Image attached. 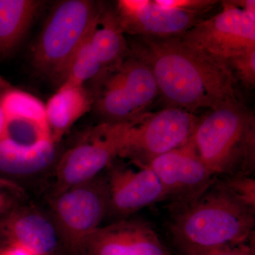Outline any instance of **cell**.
<instances>
[{"mask_svg":"<svg viewBox=\"0 0 255 255\" xmlns=\"http://www.w3.org/2000/svg\"><path fill=\"white\" fill-rule=\"evenodd\" d=\"M128 54L148 66L159 94L169 107L194 113L241 102L226 64L183 41L179 36H139Z\"/></svg>","mask_w":255,"mask_h":255,"instance_id":"6da1fadb","label":"cell"},{"mask_svg":"<svg viewBox=\"0 0 255 255\" xmlns=\"http://www.w3.org/2000/svg\"><path fill=\"white\" fill-rule=\"evenodd\" d=\"M173 208L169 225L173 241L211 247L255 238V210L238 201L219 179L197 199Z\"/></svg>","mask_w":255,"mask_h":255,"instance_id":"7a4b0ae2","label":"cell"},{"mask_svg":"<svg viewBox=\"0 0 255 255\" xmlns=\"http://www.w3.org/2000/svg\"><path fill=\"white\" fill-rule=\"evenodd\" d=\"M215 175L252 176L255 169V117L241 102L200 118L187 144Z\"/></svg>","mask_w":255,"mask_h":255,"instance_id":"3957f363","label":"cell"},{"mask_svg":"<svg viewBox=\"0 0 255 255\" xmlns=\"http://www.w3.org/2000/svg\"><path fill=\"white\" fill-rule=\"evenodd\" d=\"M103 5L90 0H63L50 9L32 50L40 73L58 83L75 50L87 38Z\"/></svg>","mask_w":255,"mask_h":255,"instance_id":"277c9868","label":"cell"},{"mask_svg":"<svg viewBox=\"0 0 255 255\" xmlns=\"http://www.w3.org/2000/svg\"><path fill=\"white\" fill-rule=\"evenodd\" d=\"M96 110L107 123H133L142 119L159 92L145 63L131 55L97 82Z\"/></svg>","mask_w":255,"mask_h":255,"instance_id":"5b68a950","label":"cell"},{"mask_svg":"<svg viewBox=\"0 0 255 255\" xmlns=\"http://www.w3.org/2000/svg\"><path fill=\"white\" fill-rule=\"evenodd\" d=\"M51 210L60 243L72 255H85L90 238L108 214L105 176L54 193Z\"/></svg>","mask_w":255,"mask_h":255,"instance_id":"8992f818","label":"cell"},{"mask_svg":"<svg viewBox=\"0 0 255 255\" xmlns=\"http://www.w3.org/2000/svg\"><path fill=\"white\" fill-rule=\"evenodd\" d=\"M187 44L226 64L255 48V1H224L221 9L178 36Z\"/></svg>","mask_w":255,"mask_h":255,"instance_id":"52a82bcc","label":"cell"},{"mask_svg":"<svg viewBox=\"0 0 255 255\" xmlns=\"http://www.w3.org/2000/svg\"><path fill=\"white\" fill-rule=\"evenodd\" d=\"M133 123L104 122L64 152L55 166L54 193L98 177L119 157Z\"/></svg>","mask_w":255,"mask_h":255,"instance_id":"ba28073f","label":"cell"},{"mask_svg":"<svg viewBox=\"0 0 255 255\" xmlns=\"http://www.w3.org/2000/svg\"><path fill=\"white\" fill-rule=\"evenodd\" d=\"M199 119L194 113L172 107L147 113L130 127L119 157L148 165L155 157L187 145Z\"/></svg>","mask_w":255,"mask_h":255,"instance_id":"9c48e42d","label":"cell"},{"mask_svg":"<svg viewBox=\"0 0 255 255\" xmlns=\"http://www.w3.org/2000/svg\"><path fill=\"white\" fill-rule=\"evenodd\" d=\"M105 170L108 214L126 218L167 199L158 177L148 165L118 157Z\"/></svg>","mask_w":255,"mask_h":255,"instance_id":"30bf717a","label":"cell"},{"mask_svg":"<svg viewBox=\"0 0 255 255\" xmlns=\"http://www.w3.org/2000/svg\"><path fill=\"white\" fill-rule=\"evenodd\" d=\"M173 206L197 199L217 179V176L187 145L152 159L148 164Z\"/></svg>","mask_w":255,"mask_h":255,"instance_id":"8fae6325","label":"cell"},{"mask_svg":"<svg viewBox=\"0 0 255 255\" xmlns=\"http://www.w3.org/2000/svg\"><path fill=\"white\" fill-rule=\"evenodd\" d=\"M116 14L125 34L132 36H177L205 19L206 13L167 9L149 0H120Z\"/></svg>","mask_w":255,"mask_h":255,"instance_id":"7c38bea8","label":"cell"},{"mask_svg":"<svg viewBox=\"0 0 255 255\" xmlns=\"http://www.w3.org/2000/svg\"><path fill=\"white\" fill-rule=\"evenodd\" d=\"M165 251L148 223L123 219L96 230L85 255H164Z\"/></svg>","mask_w":255,"mask_h":255,"instance_id":"4fadbf2b","label":"cell"},{"mask_svg":"<svg viewBox=\"0 0 255 255\" xmlns=\"http://www.w3.org/2000/svg\"><path fill=\"white\" fill-rule=\"evenodd\" d=\"M4 219L1 231L8 244L22 247L38 255H53L61 244L53 221L39 211L18 206Z\"/></svg>","mask_w":255,"mask_h":255,"instance_id":"5bb4252c","label":"cell"},{"mask_svg":"<svg viewBox=\"0 0 255 255\" xmlns=\"http://www.w3.org/2000/svg\"><path fill=\"white\" fill-rule=\"evenodd\" d=\"M94 99L85 85L65 82L46 105L47 124L52 140L58 144L74 124L91 110Z\"/></svg>","mask_w":255,"mask_h":255,"instance_id":"9a60e30c","label":"cell"},{"mask_svg":"<svg viewBox=\"0 0 255 255\" xmlns=\"http://www.w3.org/2000/svg\"><path fill=\"white\" fill-rule=\"evenodd\" d=\"M56 145L52 139L23 143L1 137L0 173L23 177L41 172L56 159Z\"/></svg>","mask_w":255,"mask_h":255,"instance_id":"2e32d148","label":"cell"},{"mask_svg":"<svg viewBox=\"0 0 255 255\" xmlns=\"http://www.w3.org/2000/svg\"><path fill=\"white\" fill-rule=\"evenodd\" d=\"M90 43L105 73L118 68L128 55V41L115 9L102 7L90 33Z\"/></svg>","mask_w":255,"mask_h":255,"instance_id":"e0dca14e","label":"cell"},{"mask_svg":"<svg viewBox=\"0 0 255 255\" xmlns=\"http://www.w3.org/2000/svg\"><path fill=\"white\" fill-rule=\"evenodd\" d=\"M43 4L38 0H0V57L19 45Z\"/></svg>","mask_w":255,"mask_h":255,"instance_id":"ac0fdd59","label":"cell"},{"mask_svg":"<svg viewBox=\"0 0 255 255\" xmlns=\"http://www.w3.org/2000/svg\"><path fill=\"white\" fill-rule=\"evenodd\" d=\"M6 123L46 124V105L39 99L18 89H9L0 95Z\"/></svg>","mask_w":255,"mask_h":255,"instance_id":"d6986e66","label":"cell"},{"mask_svg":"<svg viewBox=\"0 0 255 255\" xmlns=\"http://www.w3.org/2000/svg\"><path fill=\"white\" fill-rule=\"evenodd\" d=\"M91 31L74 52L60 74L59 86L65 82L85 85L87 81L97 82L106 73L90 43Z\"/></svg>","mask_w":255,"mask_h":255,"instance_id":"ffe728a7","label":"cell"},{"mask_svg":"<svg viewBox=\"0 0 255 255\" xmlns=\"http://www.w3.org/2000/svg\"><path fill=\"white\" fill-rule=\"evenodd\" d=\"M255 238L234 245L201 247L184 242L173 241L181 255H255Z\"/></svg>","mask_w":255,"mask_h":255,"instance_id":"44dd1931","label":"cell"},{"mask_svg":"<svg viewBox=\"0 0 255 255\" xmlns=\"http://www.w3.org/2000/svg\"><path fill=\"white\" fill-rule=\"evenodd\" d=\"M236 83L246 88L254 89L255 85V48L233 57L226 62Z\"/></svg>","mask_w":255,"mask_h":255,"instance_id":"7402d4cb","label":"cell"},{"mask_svg":"<svg viewBox=\"0 0 255 255\" xmlns=\"http://www.w3.org/2000/svg\"><path fill=\"white\" fill-rule=\"evenodd\" d=\"M223 184L238 201L255 211V180L252 176L225 177Z\"/></svg>","mask_w":255,"mask_h":255,"instance_id":"603a6c76","label":"cell"},{"mask_svg":"<svg viewBox=\"0 0 255 255\" xmlns=\"http://www.w3.org/2000/svg\"><path fill=\"white\" fill-rule=\"evenodd\" d=\"M25 198V191L16 182L0 177V216L16 208Z\"/></svg>","mask_w":255,"mask_h":255,"instance_id":"cb8c5ba5","label":"cell"},{"mask_svg":"<svg viewBox=\"0 0 255 255\" xmlns=\"http://www.w3.org/2000/svg\"><path fill=\"white\" fill-rule=\"evenodd\" d=\"M154 1L159 6L167 9L206 14L218 3V1L213 0H155Z\"/></svg>","mask_w":255,"mask_h":255,"instance_id":"d4e9b609","label":"cell"},{"mask_svg":"<svg viewBox=\"0 0 255 255\" xmlns=\"http://www.w3.org/2000/svg\"><path fill=\"white\" fill-rule=\"evenodd\" d=\"M0 255H38L22 247L14 244H8L7 246L0 251Z\"/></svg>","mask_w":255,"mask_h":255,"instance_id":"484cf974","label":"cell"},{"mask_svg":"<svg viewBox=\"0 0 255 255\" xmlns=\"http://www.w3.org/2000/svg\"><path fill=\"white\" fill-rule=\"evenodd\" d=\"M5 126H6V120H5L4 112H3L1 104H0V140L4 135Z\"/></svg>","mask_w":255,"mask_h":255,"instance_id":"4316f807","label":"cell"},{"mask_svg":"<svg viewBox=\"0 0 255 255\" xmlns=\"http://www.w3.org/2000/svg\"><path fill=\"white\" fill-rule=\"evenodd\" d=\"M12 87L13 86L11 85V83L0 75V94L9 90V89L12 88Z\"/></svg>","mask_w":255,"mask_h":255,"instance_id":"83f0119b","label":"cell"},{"mask_svg":"<svg viewBox=\"0 0 255 255\" xmlns=\"http://www.w3.org/2000/svg\"><path fill=\"white\" fill-rule=\"evenodd\" d=\"M164 255H173L172 254V253H170V252L167 251V249H166L165 253H164Z\"/></svg>","mask_w":255,"mask_h":255,"instance_id":"f1b7e54d","label":"cell"}]
</instances>
